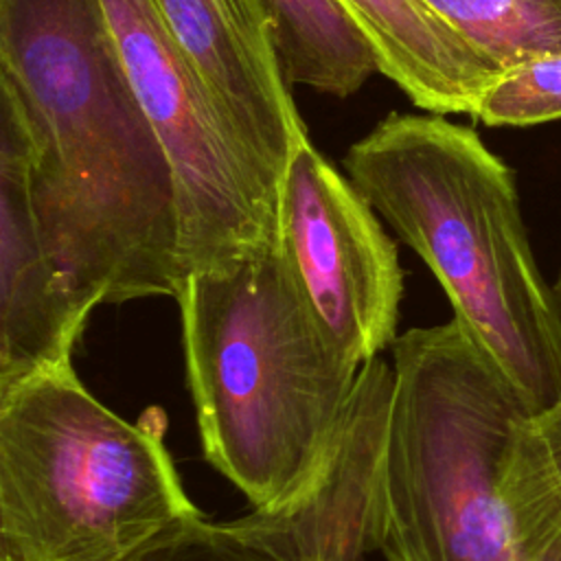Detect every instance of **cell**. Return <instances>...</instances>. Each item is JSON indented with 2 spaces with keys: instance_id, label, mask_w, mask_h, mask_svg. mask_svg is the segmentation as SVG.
Listing matches in <instances>:
<instances>
[{
  "instance_id": "obj_1",
  "label": "cell",
  "mask_w": 561,
  "mask_h": 561,
  "mask_svg": "<svg viewBox=\"0 0 561 561\" xmlns=\"http://www.w3.org/2000/svg\"><path fill=\"white\" fill-rule=\"evenodd\" d=\"M0 83L28 138L44 245L81 307L175 298L173 173L101 0H0Z\"/></svg>"
},
{
  "instance_id": "obj_2",
  "label": "cell",
  "mask_w": 561,
  "mask_h": 561,
  "mask_svg": "<svg viewBox=\"0 0 561 561\" xmlns=\"http://www.w3.org/2000/svg\"><path fill=\"white\" fill-rule=\"evenodd\" d=\"M344 171L443 287L454 320L528 412L561 397V309L528 241L511 167L473 127L392 112Z\"/></svg>"
},
{
  "instance_id": "obj_3",
  "label": "cell",
  "mask_w": 561,
  "mask_h": 561,
  "mask_svg": "<svg viewBox=\"0 0 561 561\" xmlns=\"http://www.w3.org/2000/svg\"><path fill=\"white\" fill-rule=\"evenodd\" d=\"M204 458L276 506L322 462L362 366L324 333L276 248L188 274L175 296Z\"/></svg>"
},
{
  "instance_id": "obj_4",
  "label": "cell",
  "mask_w": 561,
  "mask_h": 561,
  "mask_svg": "<svg viewBox=\"0 0 561 561\" xmlns=\"http://www.w3.org/2000/svg\"><path fill=\"white\" fill-rule=\"evenodd\" d=\"M167 414L125 421L77 377L0 392V561H121L199 513L164 443Z\"/></svg>"
},
{
  "instance_id": "obj_5",
  "label": "cell",
  "mask_w": 561,
  "mask_h": 561,
  "mask_svg": "<svg viewBox=\"0 0 561 561\" xmlns=\"http://www.w3.org/2000/svg\"><path fill=\"white\" fill-rule=\"evenodd\" d=\"M377 511L386 561H524L500 495L519 394L451 318L394 340Z\"/></svg>"
},
{
  "instance_id": "obj_6",
  "label": "cell",
  "mask_w": 561,
  "mask_h": 561,
  "mask_svg": "<svg viewBox=\"0 0 561 561\" xmlns=\"http://www.w3.org/2000/svg\"><path fill=\"white\" fill-rule=\"evenodd\" d=\"M125 72L173 173L184 274L276 248L280 182L221 114L156 0H101Z\"/></svg>"
},
{
  "instance_id": "obj_7",
  "label": "cell",
  "mask_w": 561,
  "mask_h": 561,
  "mask_svg": "<svg viewBox=\"0 0 561 561\" xmlns=\"http://www.w3.org/2000/svg\"><path fill=\"white\" fill-rule=\"evenodd\" d=\"M276 252L344 355L364 366L394 344L403 298L397 245L311 140L294 149L283 171Z\"/></svg>"
},
{
  "instance_id": "obj_8",
  "label": "cell",
  "mask_w": 561,
  "mask_h": 561,
  "mask_svg": "<svg viewBox=\"0 0 561 561\" xmlns=\"http://www.w3.org/2000/svg\"><path fill=\"white\" fill-rule=\"evenodd\" d=\"M392 394V364L366 362L351 410L316 471L280 504L239 517V526L296 561H366L377 552Z\"/></svg>"
},
{
  "instance_id": "obj_9",
  "label": "cell",
  "mask_w": 561,
  "mask_h": 561,
  "mask_svg": "<svg viewBox=\"0 0 561 561\" xmlns=\"http://www.w3.org/2000/svg\"><path fill=\"white\" fill-rule=\"evenodd\" d=\"M88 318L44 245L31 195L28 138L18 112L2 101L0 392L70 366Z\"/></svg>"
},
{
  "instance_id": "obj_10",
  "label": "cell",
  "mask_w": 561,
  "mask_h": 561,
  "mask_svg": "<svg viewBox=\"0 0 561 561\" xmlns=\"http://www.w3.org/2000/svg\"><path fill=\"white\" fill-rule=\"evenodd\" d=\"M156 4L228 125L280 182L289 156L309 136L283 79L259 0H156Z\"/></svg>"
},
{
  "instance_id": "obj_11",
  "label": "cell",
  "mask_w": 561,
  "mask_h": 561,
  "mask_svg": "<svg viewBox=\"0 0 561 561\" xmlns=\"http://www.w3.org/2000/svg\"><path fill=\"white\" fill-rule=\"evenodd\" d=\"M375 48L379 72L430 114L476 116L504 75L425 0H340Z\"/></svg>"
},
{
  "instance_id": "obj_12",
  "label": "cell",
  "mask_w": 561,
  "mask_h": 561,
  "mask_svg": "<svg viewBox=\"0 0 561 561\" xmlns=\"http://www.w3.org/2000/svg\"><path fill=\"white\" fill-rule=\"evenodd\" d=\"M287 85L346 99L375 72L377 55L340 0H259Z\"/></svg>"
},
{
  "instance_id": "obj_13",
  "label": "cell",
  "mask_w": 561,
  "mask_h": 561,
  "mask_svg": "<svg viewBox=\"0 0 561 561\" xmlns=\"http://www.w3.org/2000/svg\"><path fill=\"white\" fill-rule=\"evenodd\" d=\"M500 495L524 561H561V397L524 412L508 438Z\"/></svg>"
},
{
  "instance_id": "obj_14",
  "label": "cell",
  "mask_w": 561,
  "mask_h": 561,
  "mask_svg": "<svg viewBox=\"0 0 561 561\" xmlns=\"http://www.w3.org/2000/svg\"><path fill=\"white\" fill-rule=\"evenodd\" d=\"M502 72L561 53V0H425Z\"/></svg>"
},
{
  "instance_id": "obj_15",
  "label": "cell",
  "mask_w": 561,
  "mask_h": 561,
  "mask_svg": "<svg viewBox=\"0 0 561 561\" xmlns=\"http://www.w3.org/2000/svg\"><path fill=\"white\" fill-rule=\"evenodd\" d=\"M121 561H296L245 533L237 519L210 522L204 513L178 519Z\"/></svg>"
},
{
  "instance_id": "obj_16",
  "label": "cell",
  "mask_w": 561,
  "mask_h": 561,
  "mask_svg": "<svg viewBox=\"0 0 561 561\" xmlns=\"http://www.w3.org/2000/svg\"><path fill=\"white\" fill-rule=\"evenodd\" d=\"M473 118L489 127L561 121V53H546L506 70L486 90Z\"/></svg>"
},
{
  "instance_id": "obj_17",
  "label": "cell",
  "mask_w": 561,
  "mask_h": 561,
  "mask_svg": "<svg viewBox=\"0 0 561 561\" xmlns=\"http://www.w3.org/2000/svg\"><path fill=\"white\" fill-rule=\"evenodd\" d=\"M554 294H557V302H559V309H561V272H559L557 285H554Z\"/></svg>"
}]
</instances>
